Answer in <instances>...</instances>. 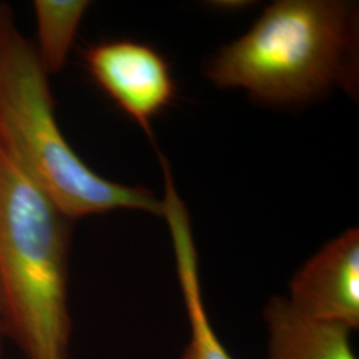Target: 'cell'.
I'll return each mask as SVG.
<instances>
[{
	"mask_svg": "<svg viewBox=\"0 0 359 359\" xmlns=\"http://www.w3.org/2000/svg\"><path fill=\"white\" fill-rule=\"evenodd\" d=\"M161 167L165 182L163 217L167 219L172 236L177 277L191 330L189 342L181 359H233L221 344L206 311L200 285L198 257L188 209L175 188L167 160H161Z\"/></svg>",
	"mask_w": 359,
	"mask_h": 359,
	"instance_id": "cell-6",
	"label": "cell"
},
{
	"mask_svg": "<svg viewBox=\"0 0 359 359\" xmlns=\"http://www.w3.org/2000/svg\"><path fill=\"white\" fill-rule=\"evenodd\" d=\"M264 320L268 330L266 359H357L350 329L308 318L285 297L270 299Z\"/></svg>",
	"mask_w": 359,
	"mask_h": 359,
	"instance_id": "cell-7",
	"label": "cell"
},
{
	"mask_svg": "<svg viewBox=\"0 0 359 359\" xmlns=\"http://www.w3.org/2000/svg\"><path fill=\"white\" fill-rule=\"evenodd\" d=\"M83 59L97 86L151 135L154 116L175 97V83L165 59L152 47L132 40L90 46Z\"/></svg>",
	"mask_w": 359,
	"mask_h": 359,
	"instance_id": "cell-4",
	"label": "cell"
},
{
	"mask_svg": "<svg viewBox=\"0 0 359 359\" xmlns=\"http://www.w3.org/2000/svg\"><path fill=\"white\" fill-rule=\"evenodd\" d=\"M47 74L35 46L0 3V149L69 219L115 209L163 217V201L95 173L59 129Z\"/></svg>",
	"mask_w": 359,
	"mask_h": 359,
	"instance_id": "cell-1",
	"label": "cell"
},
{
	"mask_svg": "<svg viewBox=\"0 0 359 359\" xmlns=\"http://www.w3.org/2000/svg\"><path fill=\"white\" fill-rule=\"evenodd\" d=\"M4 330H3V323H1V317H0V359H1V345H3V339H4Z\"/></svg>",
	"mask_w": 359,
	"mask_h": 359,
	"instance_id": "cell-9",
	"label": "cell"
},
{
	"mask_svg": "<svg viewBox=\"0 0 359 359\" xmlns=\"http://www.w3.org/2000/svg\"><path fill=\"white\" fill-rule=\"evenodd\" d=\"M287 301L302 316L359 327V231L348 229L325 245L292 278Z\"/></svg>",
	"mask_w": 359,
	"mask_h": 359,
	"instance_id": "cell-5",
	"label": "cell"
},
{
	"mask_svg": "<svg viewBox=\"0 0 359 359\" xmlns=\"http://www.w3.org/2000/svg\"><path fill=\"white\" fill-rule=\"evenodd\" d=\"M354 40L353 7L345 1L281 0L218 53L206 76L266 103H302L353 86Z\"/></svg>",
	"mask_w": 359,
	"mask_h": 359,
	"instance_id": "cell-3",
	"label": "cell"
},
{
	"mask_svg": "<svg viewBox=\"0 0 359 359\" xmlns=\"http://www.w3.org/2000/svg\"><path fill=\"white\" fill-rule=\"evenodd\" d=\"M69 218L0 149V317L26 359H69Z\"/></svg>",
	"mask_w": 359,
	"mask_h": 359,
	"instance_id": "cell-2",
	"label": "cell"
},
{
	"mask_svg": "<svg viewBox=\"0 0 359 359\" xmlns=\"http://www.w3.org/2000/svg\"><path fill=\"white\" fill-rule=\"evenodd\" d=\"M90 7L86 0H35L39 60L47 75L57 74L67 62L77 28Z\"/></svg>",
	"mask_w": 359,
	"mask_h": 359,
	"instance_id": "cell-8",
	"label": "cell"
}]
</instances>
